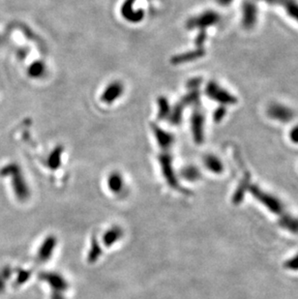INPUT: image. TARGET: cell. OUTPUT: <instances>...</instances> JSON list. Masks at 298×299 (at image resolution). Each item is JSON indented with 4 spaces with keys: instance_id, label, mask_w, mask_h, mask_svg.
<instances>
[{
    "instance_id": "6",
    "label": "cell",
    "mask_w": 298,
    "mask_h": 299,
    "mask_svg": "<svg viewBox=\"0 0 298 299\" xmlns=\"http://www.w3.org/2000/svg\"><path fill=\"white\" fill-rule=\"evenodd\" d=\"M219 20V16L213 12H208L196 20V26H208L216 24Z\"/></svg>"
},
{
    "instance_id": "13",
    "label": "cell",
    "mask_w": 298,
    "mask_h": 299,
    "mask_svg": "<svg viewBox=\"0 0 298 299\" xmlns=\"http://www.w3.org/2000/svg\"><path fill=\"white\" fill-rule=\"evenodd\" d=\"M221 3H223V4H228L232 0H219Z\"/></svg>"
},
{
    "instance_id": "12",
    "label": "cell",
    "mask_w": 298,
    "mask_h": 299,
    "mask_svg": "<svg viewBox=\"0 0 298 299\" xmlns=\"http://www.w3.org/2000/svg\"><path fill=\"white\" fill-rule=\"evenodd\" d=\"M286 266L288 268H292V270H298V256H294V258H292L288 264Z\"/></svg>"
},
{
    "instance_id": "9",
    "label": "cell",
    "mask_w": 298,
    "mask_h": 299,
    "mask_svg": "<svg viewBox=\"0 0 298 299\" xmlns=\"http://www.w3.org/2000/svg\"><path fill=\"white\" fill-rule=\"evenodd\" d=\"M9 275H10V272L8 268H4L0 271V292L3 290V288L5 286V280H6L5 278L8 277Z\"/></svg>"
},
{
    "instance_id": "8",
    "label": "cell",
    "mask_w": 298,
    "mask_h": 299,
    "mask_svg": "<svg viewBox=\"0 0 298 299\" xmlns=\"http://www.w3.org/2000/svg\"><path fill=\"white\" fill-rule=\"evenodd\" d=\"M194 123V130L196 131V138L200 140L202 138V118H196Z\"/></svg>"
},
{
    "instance_id": "7",
    "label": "cell",
    "mask_w": 298,
    "mask_h": 299,
    "mask_svg": "<svg viewBox=\"0 0 298 299\" xmlns=\"http://www.w3.org/2000/svg\"><path fill=\"white\" fill-rule=\"evenodd\" d=\"M206 164L208 166L209 170H211L214 172H223V164L221 161L216 158L215 156H208L206 160Z\"/></svg>"
},
{
    "instance_id": "1",
    "label": "cell",
    "mask_w": 298,
    "mask_h": 299,
    "mask_svg": "<svg viewBox=\"0 0 298 299\" xmlns=\"http://www.w3.org/2000/svg\"><path fill=\"white\" fill-rule=\"evenodd\" d=\"M268 114L270 118L283 123L288 122L294 118V112L292 108L279 103H273L269 106Z\"/></svg>"
},
{
    "instance_id": "11",
    "label": "cell",
    "mask_w": 298,
    "mask_h": 299,
    "mask_svg": "<svg viewBox=\"0 0 298 299\" xmlns=\"http://www.w3.org/2000/svg\"><path fill=\"white\" fill-rule=\"evenodd\" d=\"M290 140L294 144H298V126H294L290 133Z\"/></svg>"
},
{
    "instance_id": "10",
    "label": "cell",
    "mask_w": 298,
    "mask_h": 299,
    "mask_svg": "<svg viewBox=\"0 0 298 299\" xmlns=\"http://www.w3.org/2000/svg\"><path fill=\"white\" fill-rule=\"evenodd\" d=\"M226 114V108H224V106L219 108L215 112V120H216V121H220V120H223Z\"/></svg>"
},
{
    "instance_id": "2",
    "label": "cell",
    "mask_w": 298,
    "mask_h": 299,
    "mask_svg": "<svg viewBox=\"0 0 298 299\" xmlns=\"http://www.w3.org/2000/svg\"><path fill=\"white\" fill-rule=\"evenodd\" d=\"M209 96H211L213 99L216 101H219L222 104L226 105H232L238 102V99L230 94L226 90L221 88L219 86L215 84H209L208 88Z\"/></svg>"
},
{
    "instance_id": "3",
    "label": "cell",
    "mask_w": 298,
    "mask_h": 299,
    "mask_svg": "<svg viewBox=\"0 0 298 299\" xmlns=\"http://www.w3.org/2000/svg\"><path fill=\"white\" fill-rule=\"evenodd\" d=\"M242 24L245 28H252L258 20V10L252 2H245L242 9Z\"/></svg>"
},
{
    "instance_id": "4",
    "label": "cell",
    "mask_w": 298,
    "mask_h": 299,
    "mask_svg": "<svg viewBox=\"0 0 298 299\" xmlns=\"http://www.w3.org/2000/svg\"><path fill=\"white\" fill-rule=\"evenodd\" d=\"M252 191L256 196H258L262 202H264L268 206L269 210H272L273 212H281V210H282L281 204H279L276 198L262 192L258 188H256V187L252 188Z\"/></svg>"
},
{
    "instance_id": "5",
    "label": "cell",
    "mask_w": 298,
    "mask_h": 299,
    "mask_svg": "<svg viewBox=\"0 0 298 299\" xmlns=\"http://www.w3.org/2000/svg\"><path fill=\"white\" fill-rule=\"evenodd\" d=\"M269 3H279L283 5L284 10L294 20L298 22V3L294 0H264Z\"/></svg>"
}]
</instances>
